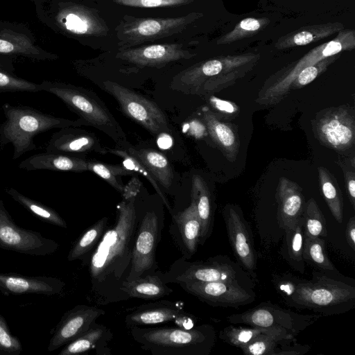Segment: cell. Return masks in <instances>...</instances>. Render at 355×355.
<instances>
[{"instance_id": "6da1fadb", "label": "cell", "mask_w": 355, "mask_h": 355, "mask_svg": "<svg viewBox=\"0 0 355 355\" xmlns=\"http://www.w3.org/2000/svg\"><path fill=\"white\" fill-rule=\"evenodd\" d=\"M137 196H123L116 207L115 221L108 225L96 247L83 260V264L88 266L90 277L89 303L105 305L125 300L120 288L130 268L140 212Z\"/></svg>"}, {"instance_id": "7a4b0ae2", "label": "cell", "mask_w": 355, "mask_h": 355, "mask_svg": "<svg viewBox=\"0 0 355 355\" xmlns=\"http://www.w3.org/2000/svg\"><path fill=\"white\" fill-rule=\"evenodd\" d=\"M273 284L284 301L297 309L320 315L348 311L355 305V284L340 272L313 271L310 279L291 275L273 277Z\"/></svg>"}, {"instance_id": "3957f363", "label": "cell", "mask_w": 355, "mask_h": 355, "mask_svg": "<svg viewBox=\"0 0 355 355\" xmlns=\"http://www.w3.org/2000/svg\"><path fill=\"white\" fill-rule=\"evenodd\" d=\"M132 339L153 355H209L215 345L216 331L205 324L191 328L135 327Z\"/></svg>"}, {"instance_id": "277c9868", "label": "cell", "mask_w": 355, "mask_h": 355, "mask_svg": "<svg viewBox=\"0 0 355 355\" xmlns=\"http://www.w3.org/2000/svg\"><path fill=\"white\" fill-rule=\"evenodd\" d=\"M2 110L6 120L0 125V148L11 144L14 148V160L37 149L34 138L40 133L53 128L86 125L80 119L71 120L57 117L26 105L4 103Z\"/></svg>"}, {"instance_id": "5b68a950", "label": "cell", "mask_w": 355, "mask_h": 355, "mask_svg": "<svg viewBox=\"0 0 355 355\" xmlns=\"http://www.w3.org/2000/svg\"><path fill=\"white\" fill-rule=\"evenodd\" d=\"M40 87L42 91L60 99L86 125L92 126L112 138L119 148L125 150L131 145L108 107L94 92L71 84L46 80L40 83Z\"/></svg>"}, {"instance_id": "8992f818", "label": "cell", "mask_w": 355, "mask_h": 355, "mask_svg": "<svg viewBox=\"0 0 355 355\" xmlns=\"http://www.w3.org/2000/svg\"><path fill=\"white\" fill-rule=\"evenodd\" d=\"M33 4L37 18L55 32L76 37L107 34L97 12L73 0H42Z\"/></svg>"}, {"instance_id": "52a82bcc", "label": "cell", "mask_w": 355, "mask_h": 355, "mask_svg": "<svg viewBox=\"0 0 355 355\" xmlns=\"http://www.w3.org/2000/svg\"><path fill=\"white\" fill-rule=\"evenodd\" d=\"M157 272L166 284L225 281L237 282L252 289L254 288L250 275L238 262L225 255H216L193 262L182 256L166 272Z\"/></svg>"}, {"instance_id": "ba28073f", "label": "cell", "mask_w": 355, "mask_h": 355, "mask_svg": "<svg viewBox=\"0 0 355 355\" xmlns=\"http://www.w3.org/2000/svg\"><path fill=\"white\" fill-rule=\"evenodd\" d=\"M164 226V213L161 208L152 207L140 210L130 268L126 281L153 274L158 270L155 252L161 240Z\"/></svg>"}, {"instance_id": "9c48e42d", "label": "cell", "mask_w": 355, "mask_h": 355, "mask_svg": "<svg viewBox=\"0 0 355 355\" xmlns=\"http://www.w3.org/2000/svg\"><path fill=\"white\" fill-rule=\"evenodd\" d=\"M320 316L301 315L270 302H263L243 313L229 315L227 320L234 324L278 329L295 337Z\"/></svg>"}, {"instance_id": "30bf717a", "label": "cell", "mask_w": 355, "mask_h": 355, "mask_svg": "<svg viewBox=\"0 0 355 355\" xmlns=\"http://www.w3.org/2000/svg\"><path fill=\"white\" fill-rule=\"evenodd\" d=\"M195 16L171 18H136L125 16L116 26L119 49L132 48L182 32Z\"/></svg>"}, {"instance_id": "8fae6325", "label": "cell", "mask_w": 355, "mask_h": 355, "mask_svg": "<svg viewBox=\"0 0 355 355\" xmlns=\"http://www.w3.org/2000/svg\"><path fill=\"white\" fill-rule=\"evenodd\" d=\"M103 88L116 99L123 114L151 135L158 136L169 132L164 112L153 101L115 82L105 81Z\"/></svg>"}, {"instance_id": "7c38bea8", "label": "cell", "mask_w": 355, "mask_h": 355, "mask_svg": "<svg viewBox=\"0 0 355 355\" xmlns=\"http://www.w3.org/2000/svg\"><path fill=\"white\" fill-rule=\"evenodd\" d=\"M58 243L40 232L18 226L0 198V248L31 256H46L57 251Z\"/></svg>"}, {"instance_id": "4fadbf2b", "label": "cell", "mask_w": 355, "mask_h": 355, "mask_svg": "<svg viewBox=\"0 0 355 355\" xmlns=\"http://www.w3.org/2000/svg\"><path fill=\"white\" fill-rule=\"evenodd\" d=\"M228 239L237 262L252 279L257 278V255L251 227L241 209L227 205L222 211Z\"/></svg>"}, {"instance_id": "5bb4252c", "label": "cell", "mask_w": 355, "mask_h": 355, "mask_svg": "<svg viewBox=\"0 0 355 355\" xmlns=\"http://www.w3.org/2000/svg\"><path fill=\"white\" fill-rule=\"evenodd\" d=\"M186 292L211 306L239 308L252 303L256 294L252 288L237 282L216 281L179 283Z\"/></svg>"}, {"instance_id": "9a60e30c", "label": "cell", "mask_w": 355, "mask_h": 355, "mask_svg": "<svg viewBox=\"0 0 355 355\" xmlns=\"http://www.w3.org/2000/svg\"><path fill=\"white\" fill-rule=\"evenodd\" d=\"M0 55L36 61H53L58 55L42 48L31 29L24 23L0 19Z\"/></svg>"}, {"instance_id": "2e32d148", "label": "cell", "mask_w": 355, "mask_h": 355, "mask_svg": "<svg viewBox=\"0 0 355 355\" xmlns=\"http://www.w3.org/2000/svg\"><path fill=\"white\" fill-rule=\"evenodd\" d=\"M124 321L128 329L168 322H174L184 328H191L194 325L192 315L184 311L180 304L168 300H159L134 307L126 314Z\"/></svg>"}, {"instance_id": "e0dca14e", "label": "cell", "mask_w": 355, "mask_h": 355, "mask_svg": "<svg viewBox=\"0 0 355 355\" xmlns=\"http://www.w3.org/2000/svg\"><path fill=\"white\" fill-rule=\"evenodd\" d=\"M46 151L81 158L91 153H108L98 137L93 132L78 127L69 126L54 132L48 141Z\"/></svg>"}, {"instance_id": "ac0fdd59", "label": "cell", "mask_w": 355, "mask_h": 355, "mask_svg": "<svg viewBox=\"0 0 355 355\" xmlns=\"http://www.w3.org/2000/svg\"><path fill=\"white\" fill-rule=\"evenodd\" d=\"M105 313L103 309L85 304L76 305L67 311L55 329L48 352L55 351L81 336Z\"/></svg>"}, {"instance_id": "d6986e66", "label": "cell", "mask_w": 355, "mask_h": 355, "mask_svg": "<svg viewBox=\"0 0 355 355\" xmlns=\"http://www.w3.org/2000/svg\"><path fill=\"white\" fill-rule=\"evenodd\" d=\"M316 135L324 145L336 150H345L354 143L355 127L353 116L338 108L324 114L315 125Z\"/></svg>"}, {"instance_id": "ffe728a7", "label": "cell", "mask_w": 355, "mask_h": 355, "mask_svg": "<svg viewBox=\"0 0 355 355\" xmlns=\"http://www.w3.org/2000/svg\"><path fill=\"white\" fill-rule=\"evenodd\" d=\"M191 56L182 44H162L119 49L116 58L140 67H159Z\"/></svg>"}, {"instance_id": "44dd1931", "label": "cell", "mask_w": 355, "mask_h": 355, "mask_svg": "<svg viewBox=\"0 0 355 355\" xmlns=\"http://www.w3.org/2000/svg\"><path fill=\"white\" fill-rule=\"evenodd\" d=\"M64 286L63 281L54 277L0 272V292L4 295L40 294L51 296L60 293Z\"/></svg>"}, {"instance_id": "7402d4cb", "label": "cell", "mask_w": 355, "mask_h": 355, "mask_svg": "<svg viewBox=\"0 0 355 355\" xmlns=\"http://www.w3.org/2000/svg\"><path fill=\"white\" fill-rule=\"evenodd\" d=\"M169 232L182 256L189 260L196 252L201 232V223L193 202L173 215Z\"/></svg>"}, {"instance_id": "603a6c76", "label": "cell", "mask_w": 355, "mask_h": 355, "mask_svg": "<svg viewBox=\"0 0 355 355\" xmlns=\"http://www.w3.org/2000/svg\"><path fill=\"white\" fill-rule=\"evenodd\" d=\"M278 204L277 218L280 228L293 227L302 216L304 204L300 187L285 178H281L276 193Z\"/></svg>"}, {"instance_id": "cb8c5ba5", "label": "cell", "mask_w": 355, "mask_h": 355, "mask_svg": "<svg viewBox=\"0 0 355 355\" xmlns=\"http://www.w3.org/2000/svg\"><path fill=\"white\" fill-rule=\"evenodd\" d=\"M113 337L109 327L95 321L87 331L65 345L59 355L80 354L91 351L99 355L110 354L107 345Z\"/></svg>"}, {"instance_id": "d4e9b609", "label": "cell", "mask_w": 355, "mask_h": 355, "mask_svg": "<svg viewBox=\"0 0 355 355\" xmlns=\"http://www.w3.org/2000/svg\"><path fill=\"white\" fill-rule=\"evenodd\" d=\"M19 168L26 171L49 170L81 173L87 171V160L60 153L45 151L21 161Z\"/></svg>"}, {"instance_id": "484cf974", "label": "cell", "mask_w": 355, "mask_h": 355, "mask_svg": "<svg viewBox=\"0 0 355 355\" xmlns=\"http://www.w3.org/2000/svg\"><path fill=\"white\" fill-rule=\"evenodd\" d=\"M120 289L125 300L130 298L157 300L169 295L173 291L163 281L157 272L132 280H125Z\"/></svg>"}, {"instance_id": "4316f807", "label": "cell", "mask_w": 355, "mask_h": 355, "mask_svg": "<svg viewBox=\"0 0 355 355\" xmlns=\"http://www.w3.org/2000/svg\"><path fill=\"white\" fill-rule=\"evenodd\" d=\"M191 201L194 202L201 223L199 244L203 245L211 236L214 227V208L211 193L201 177L192 178Z\"/></svg>"}, {"instance_id": "83f0119b", "label": "cell", "mask_w": 355, "mask_h": 355, "mask_svg": "<svg viewBox=\"0 0 355 355\" xmlns=\"http://www.w3.org/2000/svg\"><path fill=\"white\" fill-rule=\"evenodd\" d=\"M125 150L137 157L147 167L157 183L166 189L171 186L173 170L169 161L163 153L152 148L137 149L132 145Z\"/></svg>"}, {"instance_id": "f1b7e54d", "label": "cell", "mask_w": 355, "mask_h": 355, "mask_svg": "<svg viewBox=\"0 0 355 355\" xmlns=\"http://www.w3.org/2000/svg\"><path fill=\"white\" fill-rule=\"evenodd\" d=\"M202 120L212 140L226 157L233 161L239 146V139L234 130L229 125L220 121L209 110L203 112Z\"/></svg>"}, {"instance_id": "f546056e", "label": "cell", "mask_w": 355, "mask_h": 355, "mask_svg": "<svg viewBox=\"0 0 355 355\" xmlns=\"http://www.w3.org/2000/svg\"><path fill=\"white\" fill-rule=\"evenodd\" d=\"M285 240L282 248V257L297 272L304 274L305 261L303 258L304 231L301 216L291 228L284 230Z\"/></svg>"}, {"instance_id": "4dcf8cb0", "label": "cell", "mask_w": 355, "mask_h": 355, "mask_svg": "<svg viewBox=\"0 0 355 355\" xmlns=\"http://www.w3.org/2000/svg\"><path fill=\"white\" fill-rule=\"evenodd\" d=\"M295 340L284 331L270 329L254 338L240 349L246 355H275L277 349Z\"/></svg>"}, {"instance_id": "1f68e13d", "label": "cell", "mask_w": 355, "mask_h": 355, "mask_svg": "<svg viewBox=\"0 0 355 355\" xmlns=\"http://www.w3.org/2000/svg\"><path fill=\"white\" fill-rule=\"evenodd\" d=\"M15 59L0 55V92H42L40 84H37L15 73Z\"/></svg>"}, {"instance_id": "d6a6232c", "label": "cell", "mask_w": 355, "mask_h": 355, "mask_svg": "<svg viewBox=\"0 0 355 355\" xmlns=\"http://www.w3.org/2000/svg\"><path fill=\"white\" fill-rule=\"evenodd\" d=\"M109 218H101L76 240L67 256L69 261H83L96 247L108 226Z\"/></svg>"}, {"instance_id": "836d02e7", "label": "cell", "mask_w": 355, "mask_h": 355, "mask_svg": "<svg viewBox=\"0 0 355 355\" xmlns=\"http://www.w3.org/2000/svg\"><path fill=\"white\" fill-rule=\"evenodd\" d=\"M5 191L15 201L42 221L60 227H67L66 221L53 209L24 195L14 188H7Z\"/></svg>"}, {"instance_id": "e575fe53", "label": "cell", "mask_w": 355, "mask_h": 355, "mask_svg": "<svg viewBox=\"0 0 355 355\" xmlns=\"http://www.w3.org/2000/svg\"><path fill=\"white\" fill-rule=\"evenodd\" d=\"M303 258L305 262L320 271L338 272L325 251L324 240L321 237L304 235Z\"/></svg>"}, {"instance_id": "d590c367", "label": "cell", "mask_w": 355, "mask_h": 355, "mask_svg": "<svg viewBox=\"0 0 355 355\" xmlns=\"http://www.w3.org/2000/svg\"><path fill=\"white\" fill-rule=\"evenodd\" d=\"M87 171L101 178L121 194L125 189L121 182L122 176L134 175V172L123 164H110L98 161H87Z\"/></svg>"}, {"instance_id": "8d00e7d4", "label": "cell", "mask_w": 355, "mask_h": 355, "mask_svg": "<svg viewBox=\"0 0 355 355\" xmlns=\"http://www.w3.org/2000/svg\"><path fill=\"white\" fill-rule=\"evenodd\" d=\"M321 191L335 219L341 223L343 216V202L340 190L332 182L329 173L324 167L318 168Z\"/></svg>"}, {"instance_id": "74e56055", "label": "cell", "mask_w": 355, "mask_h": 355, "mask_svg": "<svg viewBox=\"0 0 355 355\" xmlns=\"http://www.w3.org/2000/svg\"><path fill=\"white\" fill-rule=\"evenodd\" d=\"M304 235L310 237H326L327 228L325 218L314 199L304 205L302 214Z\"/></svg>"}, {"instance_id": "f35d334b", "label": "cell", "mask_w": 355, "mask_h": 355, "mask_svg": "<svg viewBox=\"0 0 355 355\" xmlns=\"http://www.w3.org/2000/svg\"><path fill=\"white\" fill-rule=\"evenodd\" d=\"M107 151L109 153H112L116 156L121 157L123 160V165L128 170L136 172L142 175L145 178H146L149 182L153 185L155 190L157 191L159 198L164 202V205L167 207L168 210L171 212V209L166 198L164 193L162 192L159 187L158 186V183L150 172V171L147 168V167L135 156L130 154L125 150L121 148H107Z\"/></svg>"}, {"instance_id": "ab89813d", "label": "cell", "mask_w": 355, "mask_h": 355, "mask_svg": "<svg viewBox=\"0 0 355 355\" xmlns=\"http://www.w3.org/2000/svg\"><path fill=\"white\" fill-rule=\"evenodd\" d=\"M269 329H270L230 325L220 330L219 338L224 342L241 349Z\"/></svg>"}, {"instance_id": "60d3db41", "label": "cell", "mask_w": 355, "mask_h": 355, "mask_svg": "<svg viewBox=\"0 0 355 355\" xmlns=\"http://www.w3.org/2000/svg\"><path fill=\"white\" fill-rule=\"evenodd\" d=\"M22 351L21 342L11 334L6 319L0 314V355H19Z\"/></svg>"}, {"instance_id": "b9f144b4", "label": "cell", "mask_w": 355, "mask_h": 355, "mask_svg": "<svg viewBox=\"0 0 355 355\" xmlns=\"http://www.w3.org/2000/svg\"><path fill=\"white\" fill-rule=\"evenodd\" d=\"M127 6L140 8L171 7L188 4L193 0H112Z\"/></svg>"}, {"instance_id": "7bdbcfd3", "label": "cell", "mask_w": 355, "mask_h": 355, "mask_svg": "<svg viewBox=\"0 0 355 355\" xmlns=\"http://www.w3.org/2000/svg\"><path fill=\"white\" fill-rule=\"evenodd\" d=\"M318 74V69L315 66L303 68L297 74L295 81L297 85L304 86L312 82Z\"/></svg>"}, {"instance_id": "ee69618b", "label": "cell", "mask_w": 355, "mask_h": 355, "mask_svg": "<svg viewBox=\"0 0 355 355\" xmlns=\"http://www.w3.org/2000/svg\"><path fill=\"white\" fill-rule=\"evenodd\" d=\"M209 101L214 108L220 112L231 114L236 110V107L234 104L229 101L219 99L215 96H211L209 98Z\"/></svg>"}, {"instance_id": "f6af8a7d", "label": "cell", "mask_w": 355, "mask_h": 355, "mask_svg": "<svg viewBox=\"0 0 355 355\" xmlns=\"http://www.w3.org/2000/svg\"><path fill=\"white\" fill-rule=\"evenodd\" d=\"M345 179L347 182V188L350 202L355 207V178L354 172L347 171L345 173Z\"/></svg>"}, {"instance_id": "bcb514c9", "label": "cell", "mask_w": 355, "mask_h": 355, "mask_svg": "<svg viewBox=\"0 0 355 355\" xmlns=\"http://www.w3.org/2000/svg\"><path fill=\"white\" fill-rule=\"evenodd\" d=\"M346 239L349 247L355 250V217H352L346 227Z\"/></svg>"}, {"instance_id": "7dc6e473", "label": "cell", "mask_w": 355, "mask_h": 355, "mask_svg": "<svg viewBox=\"0 0 355 355\" xmlns=\"http://www.w3.org/2000/svg\"><path fill=\"white\" fill-rule=\"evenodd\" d=\"M314 36L309 31H302L297 33L293 37L296 45H306L313 41Z\"/></svg>"}, {"instance_id": "c3c4849f", "label": "cell", "mask_w": 355, "mask_h": 355, "mask_svg": "<svg viewBox=\"0 0 355 355\" xmlns=\"http://www.w3.org/2000/svg\"><path fill=\"white\" fill-rule=\"evenodd\" d=\"M239 26L247 31H255L260 28V22L253 18H246L241 21Z\"/></svg>"}, {"instance_id": "681fc988", "label": "cell", "mask_w": 355, "mask_h": 355, "mask_svg": "<svg viewBox=\"0 0 355 355\" xmlns=\"http://www.w3.org/2000/svg\"><path fill=\"white\" fill-rule=\"evenodd\" d=\"M0 19H1V18H0Z\"/></svg>"}]
</instances>
